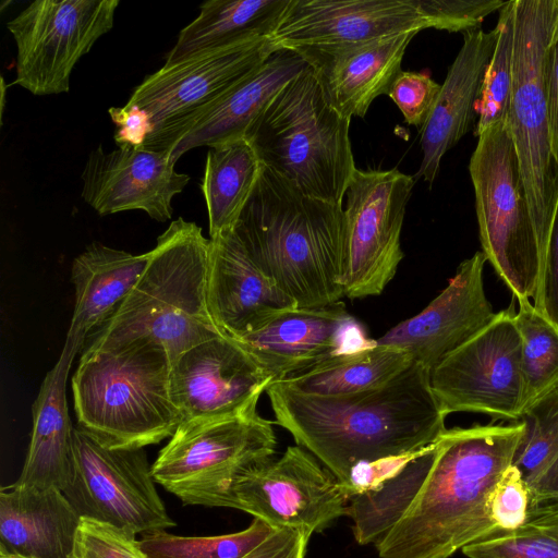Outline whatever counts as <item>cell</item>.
Segmentation results:
<instances>
[{"label":"cell","mask_w":558,"mask_h":558,"mask_svg":"<svg viewBox=\"0 0 558 558\" xmlns=\"http://www.w3.org/2000/svg\"><path fill=\"white\" fill-rule=\"evenodd\" d=\"M0 558H19V557H4V556H0Z\"/></svg>","instance_id":"46"},{"label":"cell","mask_w":558,"mask_h":558,"mask_svg":"<svg viewBox=\"0 0 558 558\" xmlns=\"http://www.w3.org/2000/svg\"><path fill=\"white\" fill-rule=\"evenodd\" d=\"M532 303L558 328V203L547 243L538 292Z\"/></svg>","instance_id":"40"},{"label":"cell","mask_w":558,"mask_h":558,"mask_svg":"<svg viewBox=\"0 0 558 558\" xmlns=\"http://www.w3.org/2000/svg\"><path fill=\"white\" fill-rule=\"evenodd\" d=\"M108 113L116 125L113 138L119 147H143L154 132L151 116L136 105L111 107Z\"/></svg>","instance_id":"42"},{"label":"cell","mask_w":558,"mask_h":558,"mask_svg":"<svg viewBox=\"0 0 558 558\" xmlns=\"http://www.w3.org/2000/svg\"><path fill=\"white\" fill-rule=\"evenodd\" d=\"M338 480L306 449L289 446L278 459L254 464L232 483L229 508L271 526L322 532L347 513Z\"/></svg>","instance_id":"15"},{"label":"cell","mask_w":558,"mask_h":558,"mask_svg":"<svg viewBox=\"0 0 558 558\" xmlns=\"http://www.w3.org/2000/svg\"><path fill=\"white\" fill-rule=\"evenodd\" d=\"M276 527L254 518L243 531L217 536H178L162 531L142 534L137 541L147 558H242Z\"/></svg>","instance_id":"34"},{"label":"cell","mask_w":558,"mask_h":558,"mask_svg":"<svg viewBox=\"0 0 558 558\" xmlns=\"http://www.w3.org/2000/svg\"><path fill=\"white\" fill-rule=\"evenodd\" d=\"M233 232L299 308L329 306L344 298L343 206L303 195L263 166Z\"/></svg>","instance_id":"3"},{"label":"cell","mask_w":558,"mask_h":558,"mask_svg":"<svg viewBox=\"0 0 558 558\" xmlns=\"http://www.w3.org/2000/svg\"><path fill=\"white\" fill-rule=\"evenodd\" d=\"M412 363L413 360L407 351L380 344L375 340L371 345L331 356L300 374L278 381L305 395L344 396L379 387Z\"/></svg>","instance_id":"29"},{"label":"cell","mask_w":558,"mask_h":558,"mask_svg":"<svg viewBox=\"0 0 558 558\" xmlns=\"http://www.w3.org/2000/svg\"><path fill=\"white\" fill-rule=\"evenodd\" d=\"M276 424L343 483L361 462L412 454L446 430L429 371L413 362L386 384L366 391L319 397L281 381L266 390Z\"/></svg>","instance_id":"1"},{"label":"cell","mask_w":558,"mask_h":558,"mask_svg":"<svg viewBox=\"0 0 558 558\" xmlns=\"http://www.w3.org/2000/svg\"><path fill=\"white\" fill-rule=\"evenodd\" d=\"M462 553L469 558H558V499L531 505L518 529L470 544Z\"/></svg>","instance_id":"32"},{"label":"cell","mask_w":558,"mask_h":558,"mask_svg":"<svg viewBox=\"0 0 558 558\" xmlns=\"http://www.w3.org/2000/svg\"><path fill=\"white\" fill-rule=\"evenodd\" d=\"M429 381L446 415L478 412L517 421L525 407V390L512 305L436 364Z\"/></svg>","instance_id":"14"},{"label":"cell","mask_w":558,"mask_h":558,"mask_svg":"<svg viewBox=\"0 0 558 558\" xmlns=\"http://www.w3.org/2000/svg\"><path fill=\"white\" fill-rule=\"evenodd\" d=\"M143 448H109L73 429V471L63 492L81 515L135 534L175 525L160 499Z\"/></svg>","instance_id":"12"},{"label":"cell","mask_w":558,"mask_h":558,"mask_svg":"<svg viewBox=\"0 0 558 558\" xmlns=\"http://www.w3.org/2000/svg\"><path fill=\"white\" fill-rule=\"evenodd\" d=\"M171 360L156 341L84 350L72 376L80 427L109 448H144L182 422L170 390Z\"/></svg>","instance_id":"5"},{"label":"cell","mask_w":558,"mask_h":558,"mask_svg":"<svg viewBox=\"0 0 558 558\" xmlns=\"http://www.w3.org/2000/svg\"><path fill=\"white\" fill-rule=\"evenodd\" d=\"M415 179L397 168L355 169L345 191L344 296L381 294L403 258L401 230Z\"/></svg>","instance_id":"13"},{"label":"cell","mask_w":558,"mask_h":558,"mask_svg":"<svg viewBox=\"0 0 558 558\" xmlns=\"http://www.w3.org/2000/svg\"><path fill=\"white\" fill-rule=\"evenodd\" d=\"M169 151L143 147L94 148L82 171V198L100 216L143 210L165 222L172 217L173 198L190 182L175 171Z\"/></svg>","instance_id":"19"},{"label":"cell","mask_w":558,"mask_h":558,"mask_svg":"<svg viewBox=\"0 0 558 558\" xmlns=\"http://www.w3.org/2000/svg\"><path fill=\"white\" fill-rule=\"evenodd\" d=\"M513 14V0L506 1L499 10L496 47L485 72L476 107V136L492 125L507 121L512 87Z\"/></svg>","instance_id":"36"},{"label":"cell","mask_w":558,"mask_h":558,"mask_svg":"<svg viewBox=\"0 0 558 558\" xmlns=\"http://www.w3.org/2000/svg\"><path fill=\"white\" fill-rule=\"evenodd\" d=\"M119 0H36L8 22L17 84L35 96L70 90L71 74L114 24Z\"/></svg>","instance_id":"11"},{"label":"cell","mask_w":558,"mask_h":558,"mask_svg":"<svg viewBox=\"0 0 558 558\" xmlns=\"http://www.w3.org/2000/svg\"><path fill=\"white\" fill-rule=\"evenodd\" d=\"M210 240L193 221L178 218L162 232L134 288L84 350L148 339L171 363L187 349L222 335L207 303Z\"/></svg>","instance_id":"4"},{"label":"cell","mask_w":558,"mask_h":558,"mask_svg":"<svg viewBox=\"0 0 558 558\" xmlns=\"http://www.w3.org/2000/svg\"><path fill=\"white\" fill-rule=\"evenodd\" d=\"M477 138L469 172L482 252L513 298L534 301L542 257L509 128L492 125Z\"/></svg>","instance_id":"8"},{"label":"cell","mask_w":558,"mask_h":558,"mask_svg":"<svg viewBox=\"0 0 558 558\" xmlns=\"http://www.w3.org/2000/svg\"><path fill=\"white\" fill-rule=\"evenodd\" d=\"M235 339L274 381L300 374L323 361L371 345L364 327L343 302L292 308Z\"/></svg>","instance_id":"17"},{"label":"cell","mask_w":558,"mask_h":558,"mask_svg":"<svg viewBox=\"0 0 558 558\" xmlns=\"http://www.w3.org/2000/svg\"><path fill=\"white\" fill-rule=\"evenodd\" d=\"M81 515L57 488L0 492V556L70 558Z\"/></svg>","instance_id":"24"},{"label":"cell","mask_w":558,"mask_h":558,"mask_svg":"<svg viewBox=\"0 0 558 558\" xmlns=\"http://www.w3.org/2000/svg\"><path fill=\"white\" fill-rule=\"evenodd\" d=\"M150 251L132 254L93 242L71 267L75 303L66 340L82 348L89 332L102 327L143 275Z\"/></svg>","instance_id":"27"},{"label":"cell","mask_w":558,"mask_h":558,"mask_svg":"<svg viewBox=\"0 0 558 558\" xmlns=\"http://www.w3.org/2000/svg\"><path fill=\"white\" fill-rule=\"evenodd\" d=\"M440 88L441 85L427 73L401 71L388 96L400 109L405 122L422 131L433 111Z\"/></svg>","instance_id":"39"},{"label":"cell","mask_w":558,"mask_h":558,"mask_svg":"<svg viewBox=\"0 0 558 558\" xmlns=\"http://www.w3.org/2000/svg\"><path fill=\"white\" fill-rule=\"evenodd\" d=\"M498 29L463 33V44L448 69L433 111L421 131L422 161L416 178L432 186L445 154L470 131L477 117L486 69Z\"/></svg>","instance_id":"23"},{"label":"cell","mask_w":558,"mask_h":558,"mask_svg":"<svg viewBox=\"0 0 558 558\" xmlns=\"http://www.w3.org/2000/svg\"><path fill=\"white\" fill-rule=\"evenodd\" d=\"M81 348L65 339L54 366L46 374L32 407L33 428L28 452L15 486L68 487L73 471V429L66 400V381Z\"/></svg>","instance_id":"25"},{"label":"cell","mask_w":558,"mask_h":558,"mask_svg":"<svg viewBox=\"0 0 558 558\" xmlns=\"http://www.w3.org/2000/svg\"><path fill=\"white\" fill-rule=\"evenodd\" d=\"M417 32L363 41L293 48L312 70L326 101L342 117L363 118L374 99L389 95Z\"/></svg>","instance_id":"21"},{"label":"cell","mask_w":558,"mask_h":558,"mask_svg":"<svg viewBox=\"0 0 558 558\" xmlns=\"http://www.w3.org/2000/svg\"><path fill=\"white\" fill-rule=\"evenodd\" d=\"M523 425L446 429L417 497L401 520L375 543L380 558H449L470 544L501 533L486 499L513 463Z\"/></svg>","instance_id":"2"},{"label":"cell","mask_w":558,"mask_h":558,"mask_svg":"<svg viewBox=\"0 0 558 558\" xmlns=\"http://www.w3.org/2000/svg\"><path fill=\"white\" fill-rule=\"evenodd\" d=\"M312 533L278 527L242 558H304Z\"/></svg>","instance_id":"43"},{"label":"cell","mask_w":558,"mask_h":558,"mask_svg":"<svg viewBox=\"0 0 558 558\" xmlns=\"http://www.w3.org/2000/svg\"><path fill=\"white\" fill-rule=\"evenodd\" d=\"M417 452L408 456L385 458L371 462H361L351 470L348 478L340 484L349 499L352 496L372 490L389 477L393 476Z\"/></svg>","instance_id":"41"},{"label":"cell","mask_w":558,"mask_h":558,"mask_svg":"<svg viewBox=\"0 0 558 558\" xmlns=\"http://www.w3.org/2000/svg\"><path fill=\"white\" fill-rule=\"evenodd\" d=\"M262 169L259 158L245 137L209 147L202 183L209 239L233 230Z\"/></svg>","instance_id":"30"},{"label":"cell","mask_w":558,"mask_h":558,"mask_svg":"<svg viewBox=\"0 0 558 558\" xmlns=\"http://www.w3.org/2000/svg\"><path fill=\"white\" fill-rule=\"evenodd\" d=\"M70 558H147L135 533L110 523L82 518Z\"/></svg>","instance_id":"37"},{"label":"cell","mask_w":558,"mask_h":558,"mask_svg":"<svg viewBox=\"0 0 558 558\" xmlns=\"http://www.w3.org/2000/svg\"><path fill=\"white\" fill-rule=\"evenodd\" d=\"M272 423L257 412L183 421L151 464L156 483L184 505L229 508L235 477L272 458Z\"/></svg>","instance_id":"9"},{"label":"cell","mask_w":558,"mask_h":558,"mask_svg":"<svg viewBox=\"0 0 558 558\" xmlns=\"http://www.w3.org/2000/svg\"><path fill=\"white\" fill-rule=\"evenodd\" d=\"M513 64L507 117L544 266L558 203L550 146L546 61L558 28V0H513ZM543 271V268H542Z\"/></svg>","instance_id":"7"},{"label":"cell","mask_w":558,"mask_h":558,"mask_svg":"<svg viewBox=\"0 0 558 558\" xmlns=\"http://www.w3.org/2000/svg\"><path fill=\"white\" fill-rule=\"evenodd\" d=\"M291 0H208L180 33L165 66L229 46L270 38Z\"/></svg>","instance_id":"28"},{"label":"cell","mask_w":558,"mask_h":558,"mask_svg":"<svg viewBox=\"0 0 558 558\" xmlns=\"http://www.w3.org/2000/svg\"><path fill=\"white\" fill-rule=\"evenodd\" d=\"M350 121L326 101L307 66L277 94L245 138L264 167L303 195L343 206L356 169Z\"/></svg>","instance_id":"6"},{"label":"cell","mask_w":558,"mask_h":558,"mask_svg":"<svg viewBox=\"0 0 558 558\" xmlns=\"http://www.w3.org/2000/svg\"><path fill=\"white\" fill-rule=\"evenodd\" d=\"M276 51L269 38L192 57L147 75L128 105L145 109L154 132L143 148L170 151L221 97Z\"/></svg>","instance_id":"10"},{"label":"cell","mask_w":558,"mask_h":558,"mask_svg":"<svg viewBox=\"0 0 558 558\" xmlns=\"http://www.w3.org/2000/svg\"><path fill=\"white\" fill-rule=\"evenodd\" d=\"M306 68L304 59L294 50L274 51L198 119L169 154L177 161L198 146L214 147L244 138L277 94Z\"/></svg>","instance_id":"26"},{"label":"cell","mask_w":558,"mask_h":558,"mask_svg":"<svg viewBox=\"0 0 558 558\" xmlns=\"http://www.w3.org/2000/svg\"><path fill=\"white\" fill-rule=\"evenodd\" d=\"M522 437L513 458L530 485L558 456V383L522 410Z\"/></svg>","instance_id":"35"},{"label":"cell","mask_w":558,"mask_h":558,"mask_svg":"<svg viewBox=\"0 0 558 558\" xmlns=\"http://www.w3.org/2000/svg\"><path fill=\"white\" fill-rule=\"evenodd\" d=\"M531 505L558 499V456L556 459L529 485Z\"/></svg>","instance_id":"45"},{"label":"cell","mask_w":558,"mask_h":558,"mask_svg":"<svg viewBox=\"0 0 558 558\" xmlns=\"http://www.w3.org/2000/svg\"><path fill=\"white\" fill-rule=\"evenodd\" d=\"M517 301L519 307L514 312V322L521 337L526 405L558 383V328L531 300Z\"/></svg>","instance_id":"33"},{"label":"cell","mask_w":558,"mask_h":558,"mask_svg":"<svg viewBox=\"0 0 558 558\" xmlns=\"http://www.w3.org/2000/svg\"><path fill=\"white\" fill-rule=\"evenodd\" d=\"M545 84L550 146L558 162V28L548 48Z\"/></svg>","instance_id":"44"},{"label":"cell","mask_w":558,"mask_h":558,"mask_svg":"<svg viewBox=\"0 0 558 558\" xmlns=\"http://www.w3.org/2000/svg\"><path fill=\"white\" fill-rule=\"evenodd\" d=\"M436 456L435 441L378 487L349 499L345 515L352 520L357 544H375L401 520L421 492Z\"/></svg>","instance_id":"31"},{"label":"cell","mask_w":558,"mask_h":558,"mask_svg":"<svg viewBox=\"0 0 558 558\" xmlns=\"http://www.w3.org/2000/svg\"><path fill=\"white\" fill-rule=\"evenodd\" d=\"M486 262L482 251L461 262L448 286L422 312L376 341L407 351L413 362L430 371L495 318L484 291Z\"/></svg>","instance_id":"18"},{"label":"cell","mask_w":558,"mask_h":558,"mask_svg":"<svg viewBox=\"0 0 558 558\" xmlns=\"http://www.w3.org/2000/svg\"><path fill=\"white\" fill-rule=\"evenodd\" d=\"M426 28H434V23L424 0H291L269 39L278 50Z\"/></svg>","instance_id":"20"},{"label":"cell","mask_w":558,"mask_h":558,"mask_svg":"<svg viewBox=\"0 0 558 558\" xmlns=\"http://www.w3.org/2000/svg\"><path fill=\"white\" fill-rule=\"evenodd\" d=\"M272 381V376L225 333L187 349L171 363V397L182 422L257 412L259 397Z\"/></svg>","instance_id":"16"},{"label":"cell","mask_w":558,"mask_h":558,"mask_svg":"<svg viewBox=\"0 0 558 558\" xmlns=\"http://www.w3.org/2000/svg\"><path fill=\"white\" fill-rule=\"evenodd\" d=\"M209 240L207 303L222 333L238 338L298 308L258 268L233 230Z\"/></svg>","instance_id":"22"},{"label":"cell","mask_w":558,"mask_h":558,"mask_svg":"<svg viewBox=\"0 0 558 558\" xmlns=\"http://www.w3.org/2000/svg\"><path fill=\"white\" fill-rule=\"evenodd\" d=\"M531 504L530 488L513 463L508 466L489 492L486 511L501 532H510L524 523Z\"/></svg>","instance_id":"38"}]
</instances>
